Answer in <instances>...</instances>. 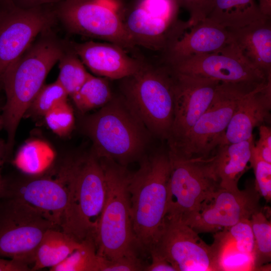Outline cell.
I'll return each instance as SVG.
<instances>
[{"label":"cell","mask_w":271,"mask_h":271,"mask_svg":"<svg viewBox=\"0 0 271 271\" xmlns=\"http://www.w3.org/2000/svg\"><path fill=\"white\" fill-rule=\"evenodd\" d=\"M66 50L56 38L43 37L33 43L2 75L6 101L0 117L2 128L7 134L6 149L8 155L12 152L22 117Z\"/></svg>","instance_id":"obj_1"},{"label":"cell","mask_w":271,"mask_h":271,"mask_svg":"<svg viewBox=\"0 0 271 271\" xmlns=\"http://www.w3.org/2000/svg\"><path fill=\"white\" fill-rule=\"evenodd\" d=\"M139 162L128 186L132 226L138 249L149 252L167 212L171 167L168 148L145 156Z\"/></svg>","instance_id":"obj_2"},{"label":"cell","mask_w":271,"mask_h":271,"mask_svg":"<svg viewBox=\"0 0 271 271\" xmlns=\"http://www.w3.org/2000/svg\"><path fill=\"white\" fill-rule=\"evenodd\" d=\"M84 128L97 158L125 167L145 156L153 136L121 95L86 117Z\"/></svg>","instance_id":"obj_3"},{"label":"cell","mask_w":271,"mask_h":271,"mask_svg":"<svg viewBox=\"0 0 271 271\" xmlns=\"http://www.w3.org/2000/svg\"><path fill=\"white\" fill-rule=\"evenodd\" d=\"M120 95L152 136L167 140L173 120L174 79L171 66L145 60L133 74L122 79Z\"/></svg>","instance_id":"obj_4"},{"label":"cell","mask_w":271,"mask_h":271,"mask_svg":"<svg viewBox=\"0 0 271 271\" xmlns=\"http://www.w3.org/2000/svg\"><path fill=\"white\" fill-rule=\"evenodd\" d=\"M106 182V198L94 234L97 254L108 259L136 254L138 249L131 221L127 167L99 158Z\"/></svg>","instance_id":"obj_5"},{"label":"cell","mask_w":271,"mask_h":271,"mask_svg":"<svg viewBox=\"0 0 271 271\" xmlns=\"http://www.w3.org/2000/svg\"><path fill=\"white\" fill-rule=\"evenodd\" d=\"M69 200L61 230L81 241L94 236L106 198L102 165L92 152L75 157L68 181Z\"/></svg>","instance_id":"obj_6"},{"label":"cell","mask_w":271,"mask_h":271,"mask_svg":"<svg viewBox=\"0 0 271 271\" xmlns=\"http://www.w3.org/2000/svg\"><path fill=\"white\" fill-rule=\"evenodd\" d=\"M179 8L177 0H136L120 14L136 47L163 54L189 27L178 20Z\"/></svg>","instance_id":"obj_7"},{"label":"cell","mask_w":271,"mask_h":271,"mask_svg":"<svg viewBox=\"0 0 271 271\" xmlns=\"http://www.w3.org/2000/svg\"><path fill=\"white\" fill-rule=\"evenodd\" d=\"M254 89L221 82L210 104L186 134L177 151L169 153L184 159L209 158L221 143L240 101Z\"/></svg>","instance_id":"obj_8"},{"label":"cell","mask_w":271,"mask_h":271,"mask_svg":"<svg viewBox=\"0 0 271 271\" xmlns=\"http://www.w3.org/2000/svg\"><path fill=\"white\" fill-rule=\"evenodd\" d=\"M51 228L60 229L39 211L20 200L0 197V257L32 266L38 246Z\"/></svg>","instance_id":"obj_9"},{"label":"cell","mask_w":271,"mask_h":271,"mask_svg":"<svg viewBox=\"0 0 271 271\" xmlns=\"http://www.w3.org/2000/svg\"><path fill=\"white\" fill-rule=\"evenodd\" d=\"M169 153L171 167L166 216L186 223L201 204L221 187L210 158L184 159Z\"/></svg>","instance_id":"obj_10"},{"label":"cell","mask_w":271,"mask_h":271,"mask_svg":"<svg viewBox=\"0 0 271 271\" xmlns=\"http://www.w3.org/2000/svg\"><path fill=\"white\" fill-rule=\"evenodd\" d=\"M54 6L57 18L70 33L104 40L127 51L136 47L120 13L104 0H64Z\"/></svg>","instance_id":"obj_11"},{"label":"cell","mask_w":271,"mask_h":271,"mask_svg":"<svg viewBox=\"0 0 271 271\" xmlns=\"http://www.w3.org/2000/svg\"><path fill=\"white\" fill-rule=\"evenodd\" d=\"M73 157L54 174L22 181L4 178L1 197L22 201L44 214L61 230L68 200V181Z\"/></svg>","instance_id":"obj_12"},{"label":"cell","mask_w":271,"mask_h":271,"mask_svg":"<svg viewBox=\"0 0 271 271\" xmlns=\"http://www.w3.org/2000/svg\"><path fill=\"white\" fill-rule=\"evenodd\" d=\"M45 6L24 9L14 5L0 10V79L8 67L47 32L57 19L54 8Z\"/></svg>","instance_id":"obj_13"},{"label":"cell","mask_w":271,"mask_h":271,"mask_svg":"<svg viewBox=\"0 0 271 271\" xmlns=\"http://www.w3.org/2000/svg\"><path fill=\"white\" fill-rule=\"evenodd\" d=\"M150 251L165 258L176 271H217L212 245L178 219L165 217Z\"/></svg>","instance_id":"obj_14"},{"label":"cell","mask_w":271,"mask_h":271,"mask_svg":"<svg viewBox=\"0 0 271 271\" xmlns=\"http://www.w3.org/2000/svg\"><path fill=\"white\" fill-rule=\"evenodd\" d=\"M260 198L254 182H248L243 190L220 188L201 204L185 223L198 234L215 233L250 219L253 213L262 208Z\"/></svg>","instance_id":"obj_15"},{"label":"cell","mask_w":271,"mask_h":271,"mask_svg":"<svg viewBox=\"0 0 271 271\" xmlns=\"http://www.w3.org/2000/svg\"><path fill=\"white\" fill-rule=\"evenodd\" d=\"M172 70L174 79V116L166 141L169 152L173 153L209 106L221 82Z\"/></svg>","instance_id":"obj_16"},{"label":"cell","mask_w":271,"mask_h":271,"mask_svg":"<svg viewBox=\"0 0 271 271\" xmlns=\"http://www.w3.org/2000/svg\"><path fill=\"white\" fill-rule=\"evenodd\" d=\"M169 64L179 73L251 88L271 79L242 58L233 45L223 51L194 55Z\"/></svg>","instance_id":"obj_17"},{"label":"cell","mask_w":271,"mask_h":271,"mask_svg":"<svg viewBox=\"0 0 271 271\" xmlns=\"http://www.w3.org/2000/svg\"><path fill=\"white\" fill-rule=\"evenodd\" d=\"M69 46L85 66L97 76L122 79L137 72L144 60L131 57L121 47L111 43L92 40L71 43Z\"/></svg>","instance_id":"obj_18"},{"label":"cell","mask_w":271,"mask_h":271,"mask_svg":"<svg viewBox=\"0 0 271 271\" xmlns=\"http://www.w3.org/2000/svg\"><path fill=\"white\" fill-rule=\"evenodd\" d=\"M233 44L231 31L207 19L189 27L163 54L171 64L186 58L223 51Z\"/></svg>","instance_id":"obj_19"},{"label":"cell","mask_w":271,"mask_h":271,"mask_svg":"<svg viewBox=\"0 0 271 271\" xmlns=\"http://www.w3.org/2000/svg\"><path fill=\"white\" fill-rule=\"evenodd\" d=\"M271 79L245 94L240 101L220 145L249 140L256 127L270 120Z\"/></svg>","instance_id":"obj_20"},{"label":"cell","mask_w":271,"mask_h":271,"mask_svg":"<svg viewBox=\"0 0 271 271\" xmlns=\"http://www.w3.org/2000/svg\"><path fill=\"white\" fill-rule=\"evenodd\" d=\"M231 32L233 46L242 58L266 76L270 77V19Z\"/></svg>","instance_id":"obj_21"},{"label":"cell","mask_w":271,"mask_h":271,"mask_svg":"<svg viewBox=\"0 0 271 271\" xmlns=\"http://www.w3.org/2000/svg\"><path fill=\"white\" fill-rule=\"evenodd\" d=\"M254 144L253 136L246 141L220 145L214 150L210 158L221 188L239 189L238 181L247 169Z\"/></svg>","instance_id":"obj_22"},{"label":"cell","mask_w":271,"mask_h":271,"mask_svg":"<svg viewBox=\"0 0 271 271\" xmlns=\"http://www.w3.org/2000/svg\"><path fill=\"white\" fill-rule=\"evenodd\" d=\"M206 19L234 31L269 18L261 14L254 0H215Z\"/></svg>","instance_id":"obj_23"},{"label":"cell","mask_w":271,"mask_h":271,"mask_svg":"<svg viewBox=\"0 0 271 271\" xmlns=\"http://www.w3.org/2000/svg\"><path fill=\"white\" fill-rule=\"evenodd\" d=\"M81 241L60 229L48 230L38 246L31 270L51 268L59 264L80 245Z\"/></svg>","instance_id":"obj_24"},{"label":"cell","mask_w":271,"mask_h":271,"mask_svg":"<svg viewBox=\"0 0 271 271\" xmlns=\"http://www.w3.org/2000/svg\"><path fill=\"white\" fill-rule=\"evenodd\" d=\"M213 246L219 270H255L253 258L240 251L226 229L215 232Z\"/></svg>","instance_id":"obj_25"},{"label":"cell","mask_w":271,"mask_h":271,"mask_svg":"<svg viewBox=\"0 0 271 271\" xmlns=\"http://www.w3.org/2000/svg\"><path fill=\"white\" fill-rule=\"evenodd\" d=\"M112 97L108 79L90 74L71 98L77 109L85 113L101 107Z\"/></svg>","instance_id":"obj_26"},{"label":"cell","mask_w":271,"mask_h":271,"mask_svg":"<svg viewBox=\"0 0 271 271\" xmlns=\"http://www.w3.org/2000/svg\"><path fill=\"white\" fill-rule=\"evenodd\" d=\"M264 208L250 218L254 237L253 263L255 270H265L271 261V221Z\"/></svg>","instance_id":"obj_27"},{"label":"cell","mask_w":271,"mask_h":271,"mask_svg":"<svg viewBox=\"0 0 271 271\" xmlns=\"http://www.w3.org/2000/svg\"><path fill=\"white\" fill-rule=\"evenodd\" d=\"M59 60V73L56 80L71 97L80 88L91 74L69 45Z\"/></svg>","instance_id":"obj_28"},{"label":"cell","mask_w":271,"mask_h":271,"mask_svg":"<svg viewBox=\"0 0 271 271\" xmlns=\"http://www.w3.org/2000/svg\"><path fill=\"white\" fill-rule=\"evenodd\" d=\"M51 271H99V256L93 236L83 240L80 245Z\"/></svg>","instance_id":"obj_29"},{"label":"cell","mask_w":271,"mask_h":271,"mask_svg":"<svg viewBox=\"0 0 271 271\" xmlns=\"http://www.w3.org/2000/svg\"><path fill=\"white\" fill-rule=\"evenodd\" d=\"M68 96L57 80L52 83L44 84L26 113L35 116H44L52 108L67 100Z\"/></svg>","instance_id":"obj_30"},{"label":"cell","mask_w":271,"mask_h":271,"mask_svg":"<svg viewBox=\"0 0 271 271\" xmlns=\"http://www.w3.org/2000/svg\"><path fill=\"white\" fill-rule=\"evenodd\" d=\"M44 117L50 129L61 137L68 136L74 127L75 117L73 110L67 100L52 108Z\"/></svg>","instance_id":"obj_31"},{"label":"cell","mask_w":271,"mask_h":271,"mask_svg":"<svg viewBox=\"0 0 271 271\" xmlns=\"http://www.w3.org/2000/svg\"><path fill=\"white\" fill-rule=\"evenodd\" d=\"M252 146L249 163L254 175L255 187L267 202L271 200V163L263 160Z\"/></svg>","instance_id":"obj_32"},{"label":"cell","mask_w":271,"mask_h":271,"mask_svg":"<svg viewBox=\"0 0 271 271\" xmlns=\"http://www.w3.org/2000/svg\"><path fill=\"white\" fill-rule=\"evenodd\" d=\"M226 229L237 248L253 258L254 240L250 219L242 220Z\"/></svg>","instance_id":"obj_33"},{"label":"cell","mask_w":271,"mask_h":271,"mask_svg":"<svg viewBox=\"0 0 271 271\" xmlns=\"http://www.w3.org/2000/svg\"><path fill=\"white\" fill-rule=\"evenodd\" d=\"M146 266L137 254L124 255L113 259L99 256V271L145 270Z\"/></svg>","instance_id":"obj_34"},{"label":"cell","mask_w":271,"mask_h":271,"mask_svg":"<svg viewBox=\"0 0 271 271\" xmlns=\"http://www.w3.org/2000/svg\"><path fill=\"white\" fill-rule=\"evenodd\" d=\"M179 7L190 13L189 27L205 20L211 11L215 0H177Z\"/></svg>","instance_id":"obj_35"},{"label":"cell","mask_w":271,"mask_h":271,"mask_svg":"<svg viewBox=\"0 0 271 271\" xmlns=\"http://www.w3.org/2000/svg\"><path fill=\"white\" fill-rule=\"evenodd\" d=\"M259 139L254 148L265 161L271 163V129L266 124L259 127Z\"/></svg>","instance_id":"obj_36"},{"label":"cell","mask_w":271,"mask_h":271,"mask_svg":"<svg viewBox=\"0 0 271 271\" xmlns=\"http://www.w3.org/2000/svg\"><path fill=\"white\" fill-rule=\"evenodd\" d=\"M149 253L152 257L150 264L146 265V271H176L175 267L163 257L153 251Z\"/></svg>","instance_id":"obj_37"},{"label":"cell","mask_w":271,"mask_h":271,"mask_svg":"<svg viewBox=\"0 0 271 271\" xmlns=\"http://www.w3.org/2000/svg\"><path fill=\"white\" fill-rule=\"evenodd\" d=\"M30 265L22 261L10 258L7 259L0 257V271H28L31 270Z\"/></svg>","instance_id":"obj_38"},{"label":"cell","mask_w":271,"mask_h":271,"mask_svg":"<svg viewBox=\"0 0 271 271\" xmlns=\"http://www.w3.org/2000/svg\"><path fill=\"white\" fill-rule=\"evenodd\" d=\"M64 0H13L16 7L24 9H32L45 6H54Z\"/></svg>","instance_id":"obj_39"},{"label":"cell","mask_w":271,"mask_h":271,"mask_svg":"<svg viewBox=\"0 0 271 271\" xmlns=\"http://www.w3.org/2000/svg\"><path fill=\"white\" fill-rule=\"evenodd\" d=\"M2 128V126L1 121L0 117V130ZM8 156L6 149V144H4L1 140H0V194L2 190V188L4 183V178L1 175L2 167L4 164V161Z\"/></svg>","instance_id":"obj_40"},{"label":"cell","mask_w":271,"mask_h":271,"mask_svg":"<svg viewBox=\"0 0 271 271\" xmlns=\"http://www.w3.org/2000/svg\"><path fill=\"white\" fill-rule=\"evenodd\" d=\"M258 5L261 14L266 18H271V0H258Z\"/></svg>","instance_id":"obj_41"},{"label":"cell","mask_w":271,"mask_h":271,"mask_svg":"<svg viewBox=\"0 0 271 271\" xmlns=\"http://www.w3.org/2000/svg\"><path fill=\"white\" fill-rule=\"evenodd\" d=\"M3 6H11L14 5L13 0H0Z\"/></svg>","instance_id":"obj_42"},{"label":"cell","mask_w":271,"mask_h":271,"mask_svg":"<svg viewBox=\"0 0 271 271\" xmlns=\"http://www.w3.org/2000/svg\"><path fill=\"white\" fill-rule=\"evenodd\" d=\"M110 1H111V0H110ZM112 1H115V0H112Z\"/></svg>","instance_id":"obj_43"}]
</instances>
